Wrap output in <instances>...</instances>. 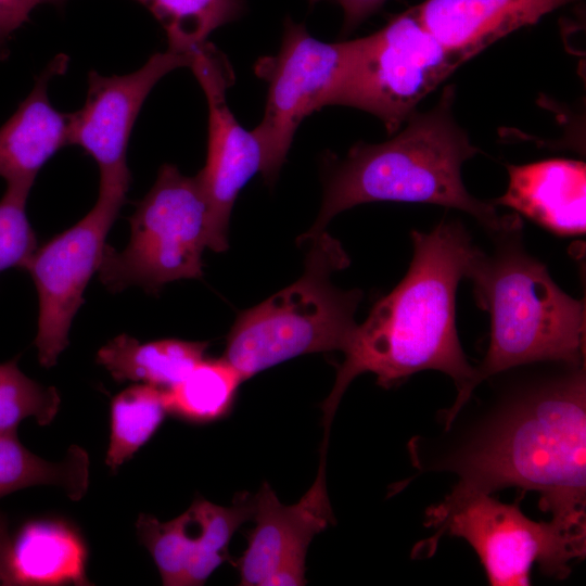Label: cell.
<instances>
[{"label":"cell","mask_w":586,"mask_h":586,"mask_svg":"<svg viewBox=\"0 0 586 586\" xmlns=\"http://www.w3.org/2000/svg\"><path fill=\"white\" fill-rule=\"evenodd\" d=\"M29 191L7 188L0 200V273L25 268L37 249V239L26 215Z\"/></svg>","instance_id":"obj_26"},{"label":"cell","mask_w":586,"mask_h":586,"mask_svg":"<svg viewBox=\"0 0 586 586\" xmlns=\"http://www.w3.org/2000/svg\"><path fill=\"white\" fill-rule=\"evenodd\" d=\"M46 0H0V60L9 55L12 35L29 21L31 11Z\"/></svg>","instance_id":"obj_27"},{"label":"cell","mask_w":586,"mask_h":586,"mask_svg":"<svg viewBox=\"0 0 586 586\" xmlns=\"http://www.w3.org/2000/svg\"><path fill=\"white\" fill-rule=\"evenodd\" d=\"M577 0H424L415 11L424 27L464 63L495 41Z\"/></svg>","instance_id":"obj_15"},{"label":"cell","mask_w":586,"mask_h":586,"mask_svg":"<svg viewBox=\"0 0 586 586\" xmlns=\"http://www.w3.org/2000/svg\"><path fill=\"white\" fill-rule=\"evenodd\" d=\"M507 168L508 188L494 205L508 206L559 235L585 233L584 162L551 158Z\"/></svg>","instance_id":"obj_16"},{"label":"cell","mask_w":586,"mask_h":586,"mask_svg":"<svg viewBox=\"0 0 586 586\" xmlns=\"http://www.w3.org/2000/svg\"><path fill=\"white\" fill-rule=\"evenodd\" d=\"M521 232L520 217L507 215L501 228L489 231L492 252L475 247L470 257L464 277L491 316V339L464 394L443 411L444 426L482 382L500 372L538 362L585 364V303L556 284L525 251Z\"/></svg>","instance_id":"obj_3"},{"label":"cell","mask_w":586,"mask_h":586,"mask_svg":"<svg viewBox=\"0 0 586 586\" xmlns=\"http://www.w3.org/2000/svg\"><path fill=\"white\" fill-rule=\"evenodd\" d=\"M464 539L477 555L489 585H531L532 568L563 579L571 564L586 555V533L550 520L527 518L518 505L491 495L475 496L459 506L443 526L417 551L431 556L443 534Z\"/></svg>","instance_id":"obj_8"},{"label":"cell","mask_w":586,"mask_h":586,"mask_svg":"<svg viewBox=\"0 0 586 586\" xmlns=\"http://www.w3.org/2000/svg\"><path fill=\"white\" fill-rule=\"evenodd\" d=\"M190 66L201 85L208 106L207 156L196 175L209 211L208 247L224 252L235 199L257 173L264 174L265 155L253 130H245L230 112L226 91L232 71L226 58L206 42L190 53Z\"/></svg>","instance_id":"obj_11"},{"label":"cell","mask_w":586,"mask_h":586,"mask_svg":"<svg viewBox=\"0 0 586 586\" xmlns=\"http://www.w3.org/2000/svg\"><path fill=\"white\" fill-rule=\"evenodd\" d=\"M413 256L404 279L378 301L357 324L330 395L322 404L329 432L351 382L371 372L385 388L424 370L449 375L459 399L474 372L456 329V292L475 249L459 221H442L429 232L411 233ZM455 399V400H456Z\"/></svg>","instance_id":"obj_2"},{"label":"cell","mask_w":586,"mask_h":586,"mask_svg":"<svg viewBox=\"0 0 586 586\" xmlns=\"http://www.w3.org/2000/svg\"><path fill=\"white\" fill-rule=\"evenodd\" d=\"M344 13V33H349L361 22L375 13L386 0H334Z\"/></svg>","instance_id":"obj_28"},{"label":"cell","mask_w":586,"mask_h":586,"mask_svg":"<svg viewBox=\"0 0 586 586\" xmlns=\"http://www.w3.org/2000/svg\"><path fill=\"white\" fill-rule=\"evenodd\" d=\"M189 510L196 523V548L188 570L187 586L203 585L220 564L229 560V543L240 525L252 518L254 497L246 493L237 495L230 507L198 498Z\"/></svg>","instance_id":"obj_23"},{"label":"cell","mask_w":586,"mask_h":586,"mask_svg":"<svg viewBox=\"0 0 586 586\" xmlns=\"http://www.w3.org/2000/svg\"><path fill=\"white\" fill-rule=\"evenodd\" d=\"M12 537L9 533L8 521L0 513V585H11L10 549Z\"/></svg>","instance_id":"obj_29"},{"label":"cell","mask_w":586,"mask_h":586,"mask_svg":"<svg viewBox=\"0 0 586 586\" xmlns=\"http://www.w3.org/2000/svg\"><path fill=\"white\" fill-rule=\"evenodd\" d=\"M89 456L72 445L61 462H49L23 446L16 432L0 433V498L30 486L62 488L74 501L80 500L89 486Z\"/></svg>","instance_id":"obj_19"},{"label":"cell","mask_w":586,"mask_h":586,"mask_svg":"<svg viewBox=\"0 0 586 586\" xmlns=\"http://www.w3.org/2000/svg\"><path fill=\"white\" fill-rule=\"evenodd\" d=\"M17 359L0 364V433L16 432L20 423L31 417L39 425H48L61 404L58 390L25 375Z\"/></svg>","instance_id":"obj_25"},{"label":"cell","mask_w":586,"mask_h":586,"mask_svg":"<svg viewBox=\"0 0 586 586\" xmlns=\"http://www.w3.org/2000/svg\"><path fill=\"white\" fill-rule=\"evenodd\" d=\"M243 382L240 372L224 357L203 359L176 385L164 390L167 412L191 423H207L232 408Z\"/></svg>","instance_id":"obj_20"},{"label":"cell","mask_w":586,"mask_h":586,"mask_svg":"<svg viewBox=\"0 0 586 586\" xmlns=\"http://www.w3.org/2000/svg\"><path fill=\"white\" fill-rule=\"evenodd\" d=\"M513 372L470 420L451 422L435 444L409 443L421 472H451V492L425 513L436 532L463 502L518 487L539 494L551 520L586 533L585 364L549 362Z\"/></svg>","instance_id":"obj_1"},{"label":"cell","mask_w":586,"mask_h":586,"mask_svg":"<svg viewBox=\"0 0 586 586\" xmlns=\"http://www.w3.org/2000/svg\"><path fill=\"white\" fill-rule=\"evenodd\" d=\"M353 40L323 42L288 18L279 52L260 59L255 71L268 82L265 114L253 130L264 155L266 181H273L301 122L332 105L344 82Z\"/></svg>","instance_id":"obj_9"},{"label":"cell","mask_w":586,"mask_h":586,"mask_svg":"<svg viewBox=\"0 0 586 586\" xmlns=\"http://www.w3.org/2000/svg\"><path fill=\"white\" fill-rule=\"evenodd\" d=\"M308 240L303 276L240 313L228 334L222 357L243 381L300 355L343 352L357 327L354 315L361 291H343L331 282L334 271L348 266L347 254L324 231Z\"/></svg>","instance_id":"obj_5"},{"label":"cell","mask_w":586,"mask_h":586,"mask_svg":"<svg viewBox=\"0 0 586 586\" xmlns=\"http://www.w3.org/2000/svg\"><path fill=\"white\" fill-rule=\"evenodd\" d=\"M462 63L411 7L378 31L353 40L348 69L333 104L377 116L393 135Z\"/></svg>","instance_id":"obj_7"},{"label":"cell","mask_w":586,"mask_h":586,"mask_svg":"<svg viewBox=\"0 0 586 586\" xmlns=\"http://www.w3.org/2000/svg\"><path fill=\"white\" fill-rule=\"evenodd\" d=\"M87 555L73 524L59 519L28 521L12 537L11 585H90Z\"/></svg>","instance_id":"obj_17"},{"label":"cell","mask_w":586,"mask_h":586,"mask_svg":"<svg viewBox=\"0 0 586 586\" xmlns=\"http://www.w3.org/2000/svg\"><path fill=\"white\" fill-rule=\"evenodd\" d=\"M320 451L317 477L298 502L282 505L266 483L254 497L255 527L238 562L241 585L306 584V550L316 534L335 522L326 484L327 446Z\"/></svg>","instance_id":"obj_13"},{"label":"cell","mask_w":586,"mask_h":586,"mask_svg":"<svg viewBox=\"0 0 586 586\" xmlns=\"http://www.w3.org/2000/svg\"><path fill=\"white\" fill-rule=\"evenodd\" d=\"M309 1H310L311 3H316V2L319 1V0H309Z\"/></svg>","instance_id":"obj_31"},{"label":"cell","mask_w":586,"mask_h":586,"mask_svg":"<svg viewBox=\"0 0 586 586\" xmlns=\"http://www.w3.org/2000/svg\"><path fill=\"white\" fill-rule=\"evenodd\" d=\"M207 346L206 342L178 339L140 343L124 333L102 346L95 360L116 382H143L167 390L204 359Z\"/></svg>","instance_id":"obj_18"},{"label":"cell","mask_w":586,"mask_h":586,"mask_svg":"<svg viewBox=\"0 0 586 586\" xmlns=\"http://www.w3.org/2000/svg\"><path fill=\"white\" fill-rule=\"evenodd\" d=\"M129 221L128 245L117 252L107 244L98 270L107 290L120 292L135 285L157 293L168 282L202 277L209 211L196 176L164 164Z\"/></svg>","instance_id":"obj_6"},{"label":"cell","mask_w":586,"mask_h":586,"mask_svg":"<svg viewBox=\"0 0 586 586\" xmlns=\"http://www.w3.org/2000/svg\"><path fill=\"white\" fill-rule=\"evenodd\" d=\"M136 528L158 569L163 585L187 586L188 570L196 548V524L190 510L166 522L141 513Z\"/></svg>","instance_id":"obj_24"},{"label":"cell","mask_w":586,"mask_h":586,"mask_svg":"<svg viewBox=\"0 0 586 586\" xmlns=\"http://www.w3.org/2000/svg\"><path fill=\"white\" fill-rule=\"evenodd\" d=\"M164 390L131 385L111 400V434L105 463L116 472L154 435L167 415Z\"/></svg>","instance_id":"obj_21"},{"label":"cell","mask_w":586,"mask_h":586,"mask_svg":"<svg viewBox=\"0 0 586 586\" xmlns=\"http://www.w3.org/2000/svg\"><path fill=\"white\" fill-rule=\"evenodd\" d=\"M165 29L168 51L190 55L218 27L235 20L244 0H137Z\"/></svg>","instance_id":"obj_22"},{"label":"cell","mask_w":586,"mask_h":586,"mask_svg":"<svg viewBox=\"0 0 586 586\" xmlns=\"http://www.w3.org/2000/svg\"><path fill=\"white\" fill-rule=\"evenodd\" d=\"M454 98L449 85L433 109L413 112L388 141L355 144L329 175L319 215L301 240L323 231L339 213L377 201L447 206L470 214L488 232L501 228L507 215L472 196L462 182L461 167L479 150L454 118Z\"/></svg>","instance_id":"obj_4"},{"label":"cell","mask_w":586,"mask_h":586,"mask_svg":"<svg viewBox=\"0 0 586 586\" xmlns=\"http://www.w3.org/2000/svg\"><path fill=\"white\" fill-rule=\"evenodd\" d=\"M190 63V55L167 50L151 55L129 74L89 72L85 104L69 114L68 144L79 145L94 160L99 182L129 186L127 148L141 106L161 78Z\"/></svg>","instance_id":"obj_12"},{"label":"cell","mask_w":586,"mask_h":586,"mask_svg":"<svg viewBox=\"0 0 586 586\" xmlns=\"http://www.w3.org/2000/svg\"><path fill=\"white\" fill-rule=\"evenodd\" d=\"M127 186L99 183L91 211L71 228L37 247L24 270L38 294L35 345L42 367H53L68 345L72 321L84 292L100 268L106 237L125 203Z\"/></svg>","instance_id":"obj_10"},{"label":"cell","mask_w":586,"mask_h":586,"mask_svg":"<svg viewBox=\"0 0 586 586\" xmlns=\"http://www.w3.org/2000/svg\"><path fill=\"white\" fill-rule=\"evenodd\" d=\"M68 61L65 54L53 58L0 127V177L7 188L30 192L43 165L68 144L69 114L55 110L48 95L51 79L65 73Z\"/></svg>","instance_id":"obj_14"},{"label":"cell","mask_w":586,"mask_h":586,"mask_svg":"<svg viewBox=\"0 0 586 586\" xmlns=\"http://www.w3.org/2000/svg\"><path fill=\"white\" fill-rule=\"evenodd\" d=\"M64 0H46V2H51V3H59V2H63Z\"/></svg>","instance_id":"obj_30"}]
</instances>
